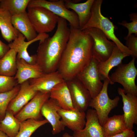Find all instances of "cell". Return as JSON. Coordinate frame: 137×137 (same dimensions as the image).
I'll use <instances>...</instances> for the list:
<instances>
[{
  "instance_id": "32",
  "label": "cell",
  "mask_w": 137,
  "mask_h": 137,
  "mask_svg": "<svg viewBox=\"0 0 137 137\" xmlns=\"http://www.w3.org/2000/svg\"><path fill=\"white\" fill-rule=\"evenodd\" d=\"M130 20L132 22L127 23L126 21H123L122 22H118L117 24L126 28L128 30V37L134 33L135 36H137V13H133L129 15Z\"/></svg>"
},
{
  "instance_id": "6",
  "label": "cell",
  "mask_w": 137,
  "mask_h": 137,
  "mask_svg": "<svg viewBox=\"0 0 137 137\" xmlns=\"http://www.w3.org/2000/svg\"><path fill=\"white\" fill-rule=\"evenodd\" d=\"M109 84H111L109 80L106 79L104 81L101 91L96 97L92 98L89 105V106L95 110L101 126L109 117L108 115L111 111L117 106L120 100L118 96L113 99L109 98L108 93Z\"/></svg>"
},
{
  "instance_id": "21",
  "label": "cell",
  "mask_w": 137,
  "mask_h": 137,
  "mask_svg": "<svg viewBox=\"0 0 137 137\" xmlns=\"http://www.w3.org/2000/svg\"><path fill=\"white\" fill-rule=\"evenodd\" d=\"M49 92L50 98L56 100L61 108L66 110L75 109L65 81L57 84Z\"/></svg>"
},
{
  "instance_id": "12",
  "label": "cell",
  "mask_w": 137,
  "mask_h": 137,
  "mask_svg": "<svg viewBox=\"0 0 137 137\" xmlns=\"http://www.w3.org/2000/svg\"><path fill=\"white\" fill-rule=\"evenodd\" d=\"M49 37L46 33L38 34L37 37L34 39L26 42L25 37L20 32L18 37L8 45L10 48L14 49L17 53L16 58L23 59L31 64L36 63V55L30 56L28 53L27 49L29 45L33 43L40 40Z\"/></svg>"
},
{
  "instance_id": "24",
  "label": "cell",
  "mask_w": 137,
  "mask_h": 137,
  "mask_svg": "<svg viewBox=\"0 0 137 137\" xmlns=\"http://www.w3.org/2000/svg\"><path fill=\"white\" fill-rule=\"evenodd\" d=\"M11 18L7 10L0 7V30L3 38L9 43L16 39L20 32L13 26Z\"/></svg>"
},
{
  "instance_id": "23",
  "label": "cell",
  "mask_w": 137,
  "mask_h": 137,
  "mask_svg": "<svg viewBox=\"0 0 137 137\" xmlns=\"http://www.w3.org/2000/svg\"><path fill=\"white\" fill-rule=\"evenodd\" d=\"M94 0H88L82 3H75L64 0V5L68 9L73 10L78 16L80 30L87 24L91 15V8Z\"/></svg>"
},
{
  "instance_id": "19",
  "label": "cell",
  "mask_w": 137,
  "mask_h": 137,
  "mask_svg": "<svg viewBox=\"0 0 137 137\" xmlns=\"http://www.w3.org/2000/svg\"><path fill=\"white\" fill-rule=\"evenodd\" d=\"M17 71L14 77L18 84H20L29 79L36 78L43 73L37 63L30 64L24 60L16 58Z\"/></svg>"
},
{
  "instance_id": "4",
  "label": "cell",
  "mask_w": 137,
  "mask_h": 137,
  "mask_svg": "<svg viewBox=\"0 0 137 137\" xmlns=\"http://www.w3.org/2000/svg\"><path fill=\"white\" fill-rule=\"evenodd\" d=\"M136 58L132 57L128 63H122L118 66L115 71L109 76L111 84L115 82L121 84L125 94L129 93L137 96V86L135 80L137 75V70L135 65Z\"/></svg>"
},
{
  "instance_id": "17",
  "label": "cell",
  "mask_w": 137,
  "mask_h": 137,
  "mask_svg": "<svg viewBox=\"0 0 137 137\" xmlns=\"http://www.w3.org/2000/svg\"><path fill=\"white\" fill-rule=\"evenodd\" d=\"M28 81L31 87L37 91L48 92L57 84L65 81L58 70L43 73L38 77Z\"/></svg>"
},
{
  "instance_id": "2",
  "label": "cell",
  "mask_w": 137,
  "mask_h": 137,
  "mask_svg": "<svg viewBox=\"0 0 137 137\" xmlns=\"http://www.w3.org/2000/svg\"><path fill=\"white\" fill-rule=\"evenodd\" d=\"M54 35L40 41L37 53L36 62L43 73L57 70L63 53L68 40L70 32L67 21L60 17Z\"/></svg>"
},
{
  "instance_id": "16",
  "label": "cell",
  "mask_w": 137,
  "mask_h": 137,
  "mask_svg": "<svg viewBox=\"0 0 137 137\" xmlns=\"http://www.w3.org/2000/svg\"><path fill=\"white\" fill-rule=\"evenodd\" d=\"M86 121L82 130L74 131V137H105L102 126L100 124L95 110H88L86 114Z\"/></svg>"
},
{
  "instance_id": "26",
  "label": "cell",
  "mask_w": 137,
  "mask_h": 137,
  "mask_svg": "<svg viewBox=\"0 0 137 137\" xmlns=\"http://www.w3.org/2000/svg\"><path fill=\"white\" fill-rule=\"evenodd\" d=\"M17 53L10 48L8 52L0 59V75L13 77L17 71Z\"/></svg>"
},
{
  "instance_id": "20",
  "label": "cell",
  "mask_w": 137,
  "mask_h": 137,
  "mask_svg": "<svg viewBox=\"0 0 137 137\" xmlns=\"http://www.w3.org/2000/svg\"><path fill=\"white\" fill-rule=\"evenodd\" d=\"M11 21L14 27L25 37L28 41L32 40L37 37L38 34L26 12L12 16Z\"/></svg>"
},
{
  "instance_id": "38",
  "label": "cell",
  "mask_w": 137,
  "mask_h": 137,
  "mask_svg": "<svg viewBox=\"0 0 137 137\" xmlns=\"http://www.w3.org/2000/svg\"><path fill=\"white\" fill-rule=\"evenodd\" d=\"M131 137H136L135 136V134L133 135V136H131Z\"/></svg>"
},
{
  "instance_id": "8",
  "label": "cell",
  "mask_w": 137,
  "mask_h": 137,
  "mask_svg": "<svg viewBox=\"0 0 137 137\" xmlns=\"http://www.w3.org/2000/svg\"><path fill=\"white\" fill-rule=\"evenodd\" d=\"M99 62L92 56L89 64L75 77L89 91L92 98L99 93L103 85L98 69Z\"/></svg>"
},
{
  "instance_id": "5",
  "label": "cell",
  "mask_w": 137,
  "mask_h": 137,
  "mask_svg": "<svg viewBox=\"0 0 137 137\" xmlns=\"http://www.w3.org/2000/svg\"><path fill=\"white\" fill-rule=\"evenodd\" d=\"M27 14L37 32L46 33L53 30L59 17L44 8L28 7Z\"/></svg>"
},
{
  "instance_id": "30",
  "label": "cell",
  "mask_w": 137,
  "mask_h": 137,
  "mask_svg": "<svg viewBox=\"0 0 137 137\" xmlns=\"http://www.w3.org/2000/svg\"><path fill=\"white\" fill-rule=\"evenodd\" d=\"M20 88L18 84L11 90L7 92L0 93V119L4 118L8 106L11 100L16 95Z\"/></svg>"
},
{
  "instance_id": "18",
  "label": "cell",
  "mask_w": 137,
  "mask_h": 137,
  "mask_svg": "<svg viewBox=\"0 0 137 137\" xmlns=\"http://www.w3.org/2000/svg\"><path fill=\"white\" fill-rule=\"evenodd\" d=\"M57 112L61 118V121L65 127L74 131L82 130L85 125L86 114L79 110H66L61 108Z\"/></svg>"
},
{
  "instance_id": "9",
  "label": "cell",
  "mask_w": 137,
  "mask_h": 137,
  "mask_svg": "<svg viewBox=\"0 0 137 137\" xmlns=\"http://www.w3.org/2000/svg\"><path fill=\"white\" fill-rule=\"evenodd\" d=\"M35 6L46 8L68 22L70 26L75 28L80 29L77 15L75 12L69 10L65 7L64 0H30L27 7Z\"/></svg>"
},
{
  "instance_id": "27",
  "label": "cell",
  "mask_w": 137,
  "mask_h": 137,
  "mask_svg": "<svg viewBox=\"0 0 137 137\" xmlns=\"http://www.w3.org/2000/svg\"><path fill=\"white\" fill-rule=\"evenodd\" d=\"M20 123L12 113L6 111L4 118L0 121V130L9 137H15L19 131Z\"/></svg>"
},
{
  "instance_id": "15",
  "label": "cell",
  "mask_w": 137,
  "mask_h": 137,
  "mask_svg": "<svg viewBox=\"0 0 137 137\" xmlns=\"http://www.w3.org/2000/svg\"><path fill=\"white\" fill-rule=\"evenodd\" d=\"M20 85L18 92L10 101L7 110L14 115L34 97L38 92L31 87L28 80Z\"/></svg>"
},
{
  "instance_id": "22",
  "label": "cell",
  "mask_w": 137,
  "mask_h": 137,
  "mask_svg": "<svg viewBox=\"0 0 137 137\" xmlns=\"http://www.w3.org/2000/svg\"><path fill=\"white\" fill-rule=\"evenodd\" d=\"M126 57L116 45L110 57L106 61L99 62L98 63V69L101 80L108 79L110 81L109 73L110 70L122 63L123 59Z\"/></svg>"
},
{
  "instance_id": "11",
  "label": "cell",
  "mask_w": 137,
  "mask_h": 137,
  "mask_svg": "<svg viewBox=\"0 0 137 137\" xmlns=\"http://www.w3.org/2000/svg\"><path fill=\"white\" fill-rule=\"evenodd\" d=\"M65 81L75 109L85 112L92 99L90 92L76 77Z\"/></svg>"
},
{
  "instance_id": "39",
  "label": "cell",
  "mask_w": 137,
  "mask_h": 137,
  "mask_svg": "<svg viewBox=\"0 0 137 137\" xmlns=\"http://www.w3.org/2000/svg\"><path fill=\"white\" fill-rule=\"evenodd\" d=\"M0 121H1V120H0Z\"/></svg>"
},
{
  "instance_id": "10",
  "label": "cell",
  "mask_w": 137,
  "mask_h": 137,
  "mask_svg": "<svg viewBox=\"0 0 137 137\" xmlns=\"http://www.w3.org/2000/svg\"><path fill=\"white\" fill-rule=\"evenodd\" d=\"M50 98L49 92L38 91L34 97L15 115L20 122L29 119L40 120L41 109L44 103Z\"/></svg>"
},
{
  "instance_id": "7",
  "label": "cell",
  "mask_w": 137,
  "mask_h": 137,
  "mask_svg": "<svg viewBox=\"0 0 137 137\" xmlns=\"http://www.w3.org/2000/svg\"><path fill=\"white\" fill-rule=\"evenodd\" d=\"M82 31L93 39L92 56L99 62L107 60L112 54L116 45L115 43L109 41L103 32L98 28H88Z\"/></svg>"
},
{
  "instance_id": "1",
  "label": "cell",
  "mask_w": 137,
  "mask_h": 137,
  "mask_svg": "<svg viewBox=\"0 0 137 137\" xmlns=\"http://www.w3.org/2000/svg\"><path fill=\"white\" fill-rule=\"evenodd\" d=\"M68 40L57 70L65 81L75 78L89 63L92 57L93 41L80 29L70 26Z\"/></svg>"
},
{
  "instance_id": "36",
  "label": "cell",
  "mask_w": 137,
  "mask_h": 137,
  "mask_svg": "<svg viewBox=\"0 0 137 137\" xmlns=\"http://www.w3.org/2000/svg\"><path fill=\"white\" fill-rule=\"evenodd\" d=\"M0 137H9L4 132L0 130Z\"/></svg>"
},
{
  "instance_id": "28",
  "label": "cell",
  "mask_w": 137,
  "mask_h": 137,
  "mask_svg": "<svg viewBox=\"0 0 137 137\" xmlns=\"http://www.w3.org/2000/svg\"><path fill=\"white\" fill-rule=\"evenodd\" d=\"M48 123L46 119H29L21 122L18 133L15 137H30L39 127Z\"/></svg>"
},
{
  "instance_id": "29",
  "label": "cell",
  "mask_w": 137,
  "mask_h": 137,
  "mask_svg": "<svg viewBox=\"0 0 137 137\" xmlns=\"http://www.w3.org/2000/svg\"><path fill=\"white\" fill-rule=\"evenodd\" d=\"M30 0H0V7L7 10L12 16L25 12Z\"/></svg>"
},
{
  "instance_id": "35",
  "label": "cell",
  "mask_w": 137,
  "mask_h": 137,
  "mask_svg": "<svg viewBox=\"0 0 137 137\" xmlns=\"http://www.w3.org/2000/svg\"><path fill=\"white\" fill-rule=\"evenodd\" d=\"M10 49L8 45L4 43L0 40V59L4 56Z\"/></svg>"
},
{
  "instance_id": "13",
  "label": "cell",
  "mask_w": 137,
  "mask_h": 137,
  "mask_svg": "<svg viewBox=\"0 0 137 137\" xmlns=\"http://www.w3.org/2000/svg\"><path fill=\"white\" fill-rule=\"evenodd\" d=\"M61 108L58 102L50 98L44 103L41 109V113L51 124L52 128V133L57 134L64 130L65 126L60 120V116L57 111Z\"/></svg>"
},
{
  "instance_id": "34",
  "label": "cell",
  "mask_w": 137,
  "mask_h": 137,
  "mask_svg": "<svg viewBox=\"0 0 137 137\" xmlns=\"http://www.w3.org/2000/svg\"><path fill=\"white\" fill-rule=\"evenodd\" d=\"M134 133L132 130L127 129L122 132L108 137H131Z\"/></svg>"
},
{
  "instance_id": "31",
  "label": "cell",
  "mask_w": 137,
  "mask_h": 137,
  "mask_svg": "<svg viewBox=\"0 0 137 137\" xmlns=\"http://www.w3.org/2000/svg\"><path fill=\"white\" fill-rule=\"evenodd\" d=\"M18 84L14 76L0 75V93L9 91Z\"/></svg>"
},
{
  "instance_id": "33",
  "label": "cell",
  "mask_w": 137,
  "mask_h": 137,
  "mask_svg": "<svg viewBox=\"0 0 137 137\" xmlns=\"http://www.w3.org/2000/svg\"><path fill=\"white\" fill-rule=\"evenodd\" d=\"M126 40V46L132 53V57H137V37L133 34L124 38Z\"/></svg>"
},
{
  "instance_id": "25",
  "label": "cell",
  "mask_w": 137,
  "mask_h": 137,
  "mask_svg": "<svg viewBox=\"0 0 137 137\" xmlns=\"http://www.w3.org/2000/svg\"><path fill=\"white\" fill-rule=\"evenodd\" d=\"M102 126L105 137L122 132L127 129L123 114L109 117Z\"/></svg>"
},
{
  "instance_id": "14",
  "label": "cell",
  "mask_w": 137,
  "mask_h": 137,
  "mask_svg": "<svg viewBox=\"0 0 137 137\" xmlns=\"http://www.w3.org/2000/svg\"><path fill=\"white\" fill-rule=\"evenodd\" d=\"M118 94L121 96L123 103L124 116L127 129L132 130L137 124V97L129 93L126 95L123 89L119 88Z\"/></svg>"
},
{
  "instance_id": "3",
  "label": "cell",
  "mask_w": 137,
  "mask_h": 137,
  "mask_svg": "<svg viewBox=\"0 0 137 137\" xmlns=\"http://www.w3.org/2000/svg\"><path fill=\"white\" fill-rule=\"evenodd\" d=\"M102 1L94 0L91 8L90 18L81 30L90 28H95L100 29L108 40H111L114 42L124 54L127 56H131L132 53L120 41L115 34V27L113 23L102 14L101 8Z\"/></svg>"
},
{
  "instance_id": "37",
  "label": "cell",
  "mask_w": 137,
  "mask_h": 137,
  "mask_svg": "<svg viewBox=\"0 0 137 137\" xmlns=\"http://www.w3.org/2000/svg\"><path fill=\"white\" fill-rule=\"evenodd\" d=\"M62 137H74L73 135L72 136L70 135L67 133H64Z\"/></svg>"
}]
</instances>
